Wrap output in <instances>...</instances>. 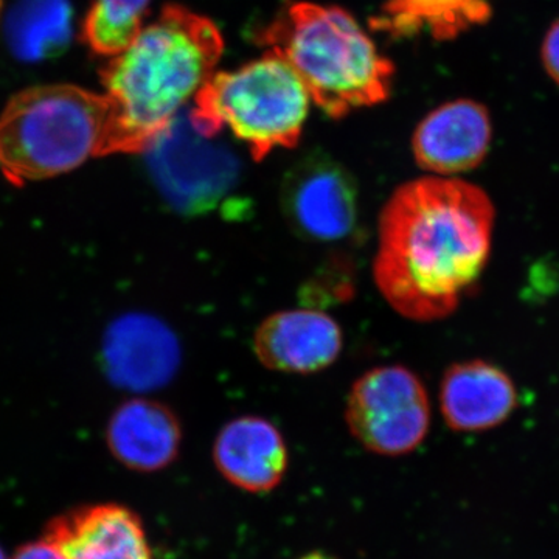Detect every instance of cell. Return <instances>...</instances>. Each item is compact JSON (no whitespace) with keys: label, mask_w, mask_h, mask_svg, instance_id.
Masks as SVG:
<instances>
[{"label":"cell","mask_w":559,"mask_h":559,"mask_svg":"<svg viewBox=\"0 0 559 559\" xmlns=\"http://www.w3.org/2000/svg\"><path fill=\"white\" fill-rule=\"evenodd\" d=\"M496 209L487 191L447 176L403 183L381 210L373 278L403 318H450L479 285Z\"/></svg>","instance_id":"cell-1"},{"label":"cell","mask_w":559,"mask_h":559,"mask_svg":"<svg viewBox=\"0 0 559 559\" xmlns=\"http://www.w3.org/2000/svg\"><path fill=\"white\" fill-rule=\"evenodd\" d=\"M223 53L215 22L167 3L100 69L108 106L100 156L148 148L216 72Z\"/></svg>","instance_id":"cell-2"},{"label":"cell","mask_w":559,"mask_h":559,"mask_svg":"<svg viewBox=\"0 0 559 559\" xmlns=\"http://www.w3.org/2000/svg\"><path fill=\"white\" fill-rule=\"evenodd\" d=\"M255 40L288 62L311 102L331 119L380 105L392 94L395 66L340 7L285 3Z\"/></svg>","instance_id":"cell-3"},{"label":"cell","mask_w":559,"mask_h":559,"mask_svg":"<svg viewBox=\"0 0 559 559\" xmlns=\"http://www.w3.org/2000/svg\"><path fill=\"white\" fill-rule=\"evenodd\" d=\"M108 106L73 84L14 94L0 114V170L10 182L53 178L102 154Z\"/></svg>","instance_id":"cell-4"},{"label":"cell","mask_w":559,"mask_h":559,"mask_svg":"<svg viewBox=\"0 0 559 559\" xmlns=\"http://www.w3.org/2000/svg\"><path fill=\"white\" fill-rule=\"evenodd\" d=\"M310 103L288 62L264 51L241 68L213 73L194 95L189 119L204 138L229 130L261 162L274 150L297 146Z\"/></svg>","instance_id":"cell-5"},{"label":"cell","mask_w":559,"mask_h":559,"mask_svg":"<svg viewBox=\"0 0 559 559\" xmlns=\"http://www.w3.org/2000/svg\"><path fill=\"white\" fill-rule=\"evenodd\" d=\"M345 421L367 451L389 457L409 454L428 437V390L406 367H377L349 390Z\"/></svg>","instance_id":"cell-6"},{"label":"cell","mask_w":559,"mask_h":559,"mask_svg":"<svg viewBox=\"0 0 559 559\" xmlns=\"http://www.w3.org/2000/svg\"><path fill=\"white\" fill-rule=\"evenodd\" d=\"M143 153L157 189L178 212H209L237 183L234 154L194 130L186 110Z\"/></svg>","instance_id":"cell-7"},{"label":"cell","mask_w":559,"mask_h":559,"mask_svg":"<svg viewBox=\"0 0 559 559\" xmlns=\"http://www.w3.org/2000/svg\"><path fill=\"white\" fill-rule=\"evenodd\" d=\"M358 183L326 154L311 151L283 178L280 204L290 229L310 241L347 238L358 224Z\"/></svg>","instance_id":"cell-8"},{"label":"cell","mask_w":559,"mask_h":559,"mask_svg":"<svg viewBox=\"0 0 559 559\" xmlns=\"http://www.w3.org/2000/svg\"><path fill=\"white\" fill-rule=\"evenodd\" d=\"M175 331L154 316L130 312L109 326L103 360L109 380L131 392H154L170 384L180 366Z\"/></svg>","instance_id":"cell-9"},{"label":"cell","mask_w":559,"mask_h":559,"mask_svg":"<svg viewBox=\"0 0 559 559\" xmlns=\"http://www.w3.org/2000/svg\"><path fill=\"white\" fill-rule=\"evenodd\" d=\"M491 139L488 109L477 102L455 100L421 120L412 138V153L421 170L450 178L479 167Z\"/></svg>","instance_id":"cell-10"},{"label":"cell","mask_w":559,"mask_h":559,"mask_svg":"<svg viewBox=\"0 0 559 559\" xmlns=\"http://www.w3.org/2000/svg\"><path fill=\"white\" fill-rule=\"evenodd\" d=\"M344 347L340 323L326 312L288 310L263 320L253 334V352L266 369L311 374L325 370Z\"/></svg>","instance_id":"cell-11"},{"label":"cell","mask_w":559,"mask_h":559,"mask_svg":"<svg viewBox=\"0 0 559 559\" xmlns=\"http://www.w3.org/2000/svg\"><path fill=\"white\" fill-rule=\"evenodd\" d=\"M44 538L66 559H154L142 521L119 503L61 514L47 525Z\"/></svg>","instance_id":"cell-12"},{"label":"cell","mask_w":559,"mask_h":559,"mask_svg":"<svg viewBox=\"0 0 559 559\" xmlns=\"http://www.w3.org/2000/svg\"><path fill=\"white\" fill-rule=\"evenodd\" d=\"M213 462L234 487L260 495L282 484L288 469V448L271 421L246 415L219 430L213 443Z\"/></svg>","instance_id":"cell-13"},{"label":"cell","mask_w":559,"mask_h":559,"mask_svg":"<svg viewBox=\"0 0 559 559\" xmlns=\"http://www.w3.org/2000/svg\"><path fill=\"white\" fill-rule=\"evenodd\" d=\"M516 407L518 390L513 380L487 360L454 364L441 380V415L457 432L498 428Z\"/></svg>","instance_id":"cell-14"},{"label":"cell","mask_w":559,"mask_h":559,"mask_svg":"<svg viewBox=\"0 0 559 559\" xmlns=\"http://www.w3.org/2000/svg\"><path fill=\"white\" fill-rule=\"evenodd\" d=\"M182 429L178 417L164 404L131 400L110 418L108 444L121 465L138 473H157L178 459Z\"/></svg>","instance_id":"cell-15"},{"label":"cell","mask_w":559,"mask_h":559,"mask_svg":"<svg viewBox=\"0 0 559 559\" xmlns=\"http://www.w3.org/2000/svg\"><path fill=\"white\" fill-rule=\"evenodd\" d=\"M491 13L489 0H388L371 20V27L396 39L426 32L447 40L485 24Z\"/></svg>","instance_id":"cell-16"},{"label":"cell","mask_w":559,"mask_h":559,"mask_svg":"<svg viewBox=\"0 0 559 559\" xmlns=\"http://www.w3.org/2000/svg\"><path fill=\"white\" fill-rule=\"evenodd\" d=\"M72 39L70 0H17L7 14L5 40L17 61L53 60L69 49Z\"/></svg>","instance_id":"cell-17"},{"label":"cell","mask_w":559,"mask_h":559,"mask_svg":"<svg viewBox=\"0 0 559 559\" xmlns=\"http://www.w3.org/2000/svg\"><path fill=\"white\" fill-rule=\"evenodd\" d=\"M151 0H94L81 27V40L97 57H116L143 28Z\"/></svg>","instance_id":"cell-18"},{"label":"cell","mask_w":559,"mask_h":559,"mask_svg":"<svg viewBox=\"0 0 559 559\" xmlns=\"http://www.w3.org/2000/svg\"><path fill=\"white\" fill-rule=\"evenodd\" d=\"M543 61L551 79L559 84V21L551 25L544 39Z\"/></svg>","instance_id":"cell-19"},{"label":"cell","mask_w":559,"mask_h":559,"mask_svg":"<svg viewBox=\"0 0 559 559\" xmlns=\"http://www.w3.org/2000/svg\"><path fill=\"white\" fill-rule=\"evenodd\" d=\"M11 559H66L64 555L49 539L43 538L25 544Z\"/></svg>","instance_id":"cell-20"},{"label":"cell","mask_w":559,"mask_h":559,"mask_svg":"<svg viewBox=\"0 0 559 559\" xmlns=\"http://www.w3.org/2000/svg\"><path fill=\"white\" fill-rule=\"evenodd\" d=\"M300 559H334L333 557H329L326 554H320V551H314V554L307 555V557Z\"/></svg>","instance_id":"cell-21"},{"label":"cell","mask_w":559,"mask_h":559,"mask_svg":"<svg viewBox=\"0 0 559 559\" xmlns=\"http://www.w3.org/2000/svg\"><path fill=\"white\" fill-rule=\"evenodd\" d=\"M0 559H9L7 558L5 551H3L2 547H0Z\"/></svg>","instance_id":"cell-22"},{"label":"cell","mask_w":559,"mask_h":559,"mask_svg":"<svg viewBox=\"0 0 559 559\" xmlns=\"http://www.w3.org/2000/svg\"><path fill=\"white\" fill-rule=\"evenodd\" d=\"M0 11H2V0H0Z\"/></svg>","instance_id":"cell-23"}]
</instances>
